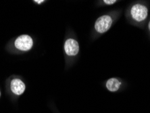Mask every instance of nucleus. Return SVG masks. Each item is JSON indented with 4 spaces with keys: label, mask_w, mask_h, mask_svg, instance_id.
<instances>
[{
    "label": "nucleus",
    "mask_w": 150,
    "mask_h": 113,
    "mask_svg": "<svg viewBox=\"0 0 150 113\" xmlns=\"http://www.w3.org/2000/svg\"><path fill=\"white\" fill-rule=\"evenodd\" d=\"M113 18L110 15H103L99 17L95 23V29L100 34H103L110 30L113 24Z\"/></svg>",
    "instance_id": "2"
},
{
    "label": "nucleus",
    "mask_w": 150,
    "mask_h": 113,
    "mask_svg": "<svg viewBox=\"0 0 150 113\" xmlns=\"http://www.w3.org/2000/svg\"><path fill=\"white\" fill-rule=\"evenodd\" d=\"M64 51L68 56H74L79 52V44L78 41L74 39H68L64 43Z\"/></svg>",
    "instance_id": "4"
},
{
    "label": "nucleus",
    "mask_w": 150,
    "mask_h": 113,
    "mask_svg": "<svg viewBox=\"0 0 150 113\" xmlns=\"http://www.w3.org/2000/svg\"><path fill=\"white\" fill-rule=\"evenodd\" d=\"M10 89L12 93L17 96H21L25 92L26 87L23 81L19 79H12L10 83Z\"/></svg>",
    "instance_id": "5"
},
{
    "label": "nucleus",
    "mask_w": 150,
    "mask_h": 113,
    "mask_svg": "<svg viewBox=\"0 0 150 113\" xmlns=\"http://www.w3.org/2000/svg\"><path fill=\"white\" fill-rule=\"evenodd\" d=\"M15 47L21 51H28L32 48L33 41L28 35H23L16 39L14 43Z\"/></svg>",
    "instance_id": "3"
},
{
    "label": "nucleus",
    "mask_w": 150,
    "mask_h": 113,
    "mask_svg": "<svg viewBox=\"0 0 150 113\" xmlns=\"http://www.w3.org/2000/svg\"><path fill=\"white\" fill-rule=\"evenodd\" d=\"M35 2H36V3H37V4H41V3H43V2H44V1H43V0H41V1H35Z\"/></svg>",
    "instance_id": "8"
},
{
    "label": "nucleus",
    "mask_w": 150,
    "mask_h": 113,
    "mask_svg": "<svg viewBox=\"0 0 150 113\" xmlns=\"http://www.w3.org/2000/svg\"><path fill=\"white\" fill-rule=\"evenodd\" d=\"M122 83L120 81V79L112 77V78L109 79L105 83V87L107 90L111 92H116L118 91L121 87Z\"/></svg>",
    "instance_id": "6"
},
{
    "label": "nucleus",
    "mask_w": 150,
    "mask_h": 113,
    "mask_svg": "<svg viewBox=\"0 0 150 113\" xmlns=\"http://www.w3.org/2000/svg\"><path fill=\"white\" fill-rule=\"evenodd\" d=\"M148 8L143 4H133L129 10L130 18L136 23H142L147 18Z\"/></svg>",
    "instance_id": "1"
},
{
    "label": "nucleus",
    "mask_w": 150,
    "mask_h": 113,
    "mask_svg": "<svg viewBox=\"0 0 150 113\" xmlns=\"http://www.w3.org/2000/svg\"><path fill=\"white\" fill-rule=\"evenodd\" d=\"M0 97H1V91H0Z\"/></svg>",
    "instance_id": "10"
},
{
    "label": "nucleus",
    "mask_w": 150,
    "mask_h": 113,
    "mask_svg": "<svg viewBox=\"0 0 150 113\" xmlns=\"http://www.w3.org/2000/svg\"><path fill=\"white\" fill-rule=\"evenodd\" d=\"M103 2L106 5H113L116 3L117 1L116 0H104Z\"/></svg>",
    "instance_id": "7"
},
{
    "label": "nucleus",
    "mask_w": 150,
    "mask_h": 113,
    "mask_svg": "<svg viewBox=\"0 0 150 113\" xmlns=\"http://www.w3.org/2000/svg\"><path fill=\"white\" fill-rule=\"evenodd\" d=\"M148 29L150 32V21H149V23H148Z\"/></svg>",
    "instance_id": "9"
}]
</instances>
